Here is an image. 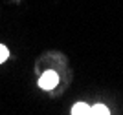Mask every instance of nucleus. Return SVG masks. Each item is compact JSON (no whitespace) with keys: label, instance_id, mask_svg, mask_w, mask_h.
I'll return each mask as SVG.
<instances>
[{"label":"nucleus","instance_id":"nucleus-1","mask_svg":"<svg viewBox=\"0 0 123 115\" xmlns=\"http://www.w3.org/2000/svg\"><path fill=\"white\" fill-rule=\"evenodd\" d=\"M57 82H59V75L53 70H48L39 79V88H42V90H53L57 86Z\"/></svg>","mask_w":123,"mask_h":115},{"label":"nucleus","instance_id":"nucleus-2","mask_svg":"<svg viewBox=\"0 0 123 115\" xmlns=\"http://www.w3.org/2000/svg\"><path fill=\"white\" fill-rule=\"evenodd\" d=\"M90 111V106L85 104V102H77L75 106L72 108V113L74 115H79V113H88Z\"/></svg>","mask_w":123,"mask_h":115},{"label":"nucleus","instance_id":"nucleus-3","mask_svg":"<svg viewBox=\"0 0 123 115\" xmlns=\"http://www.w3.org/2000/svg\"><path fill=\"white\" fill-rule=\"evenodd\" d=\"M88 113H101V115H108L110 111H108L107 106H103V104H96V106H92V108H90V111H88Z\"/></svg>","mask_w":123,"mask_h":115},{"label":"nucleus","instance_id":"nucleus-4","mask_svg":"<svg viewBox=\"0 0 123 115\" xmlns=\"http://www.w3.org/2000/svg\"><path fill=\"white\" fill-rule=\"evenodd\" d=\"M7 57H9V49H7L6 46L0 44V64H2V62H6V60H7Z\"/></svg>","mask_w":123,"mask_h":115}]
</instances>
